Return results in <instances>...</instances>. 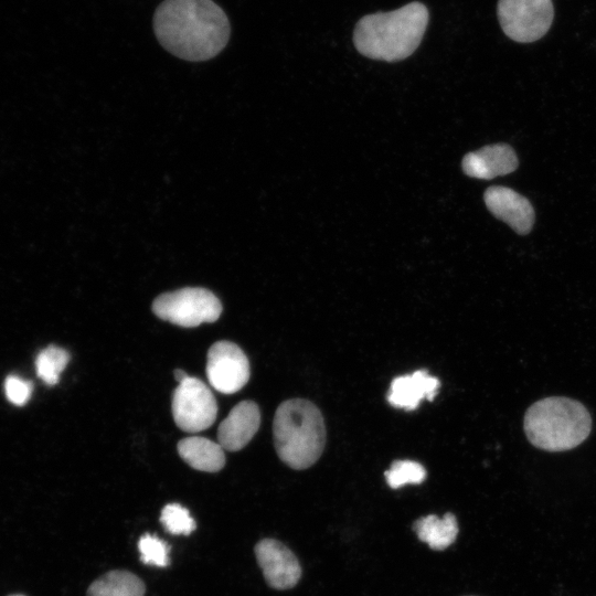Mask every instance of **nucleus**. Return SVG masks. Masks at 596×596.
Here are the masks:
<instances>
[{"label": "nucleus", "mask_w": 596, "mask_h": 596, "mask_svg": "<svg viewBox=\"0 0 596 596\" xmlns=\"http://www.w3.org/2000/svg\"><path fill=\"white\" fill-rule=\"evenodd\" d=\"M153 30L167 51L191 62L216 56L231 34L227 15L213 0H164L155 11Z\"/></svg>", "instance_id": "1"}, {"label": "nucleus", "mask_w": 596, "mask_h": 596, "mask_svg": "<svg viewBox=\"0 0 596 596\" xmlns=\"http://www.w3.org/2000/svg\"><path fill=\"white\" fill-rule=\"evenodd\" d=\"M429 14L421 2H411L390 12L368 14L353 33L355 49L362 55L385 62L408 57L421 44Z\"/></svg>", "instance_id": "2"}, {"label": "nucleus", "mask_w": 596, "mask_h": 596, "mask_svg": "<svg viewBox=\"0 0 596 596\" xmlns=\"http://www.w3.org/2000/svg\"><path fill=\"white\" fill-rule=\"evenodd\" d=\"M273 435L280 460L292 469H306L319 459L324 448L323 417L308 400H287L276 409Z\"/></svg>", "instance_id": "3"}, {"label": "nucleus", "mask_w": 596, "mask_h": 596, "mask_svg": "<svg viewBox=\"0 0 596 596\" xmlns=\"http://www.w3.org/2000/svg\"><path fill=\"white\" fill-rule=\"evenodd\" d=\"M592 418L587 408L575 400L552 396L529 407L524 432L529 441L546 451H565L581 445L589 435Z\"/></svg>", "instance_id": "4"}, {"label": "nucleus", "mask_w": 596, "mask_h": 596, "mask_svg": "<svg viewBox=\"0 0 596 596\" xmlns=\"http://www.w3.org/2000/svg\"><path fill=\"white\" fill-rule=\"evenodd\" d=\"M152 311L162 320L193 328L216 321L222 313V304L205 288L185 287L159 295L152 302Z\"/></svg>", "instance_id": "5"}, {"label": "nucleus", "mask_w": 596, "mask_h": 596, "mask_svg": "<svg viewBox=\"0 0 596 596\" xmlns=\"http://www.w3.org/2000/svg\"><path fill=\"white\" fill-rule=\"evenodd\" d=\"M551 0H499L498 18L503 32L517 42L541 39L553 20Z\"/></svg>", "instance_id": "6"}, {"label": "nucleus", "mask_w": 596, "mask_h": 596, "mask_svg": "<svg viewBox=\"0 0 596 596\" xmlns=\"http://www.w3.org/2000/svg\"><path fill=\"white\" fill-rule=\"evenodd\" d=\"M172 416L183 432L198 433L213 425L217 415L216 400L204 382L189 376L172 394Z\"/></svg>", "instance_id": "7"}, {"label": "nucleus", "mask_w": 596, "mask_h": 596, "mask_svg": "<svg viewBox=\"0 0 596 596\" xmlns=\"http://www.w3.org/2000/svg\"><path fill=\"white\" fill-rule=\"evenodd\" d=\"M206 376L216 391L232 394L249 380V362L243 350L226 340L213 343L206 355Z\"/></svg>", "instance_id": "8"}, {"label": "nucleus", "mask_w": 596, "mask_h": 596, "mask_svg": "<svg viewBox=\"0 0 596 596\" xmlns=\"http://www.w3.org/2000/svg\"><path fill=\"white\" fill-rule=\"evenodd\" d=\"M255 556L267 584L279 590L292 588L300 579L301 566L281 542L264 539L255 545Z\"/></svg>", "instance_id": "9"}, {"label": "nucleus", "mask_w": 596, "mask_h": 596, "mask_svg": "<svg viewBox=\"0 0 596 596\" xmlns=\"http://www.w3.org/2000/svg\"><path fill=\"white\" fill-rule=\"evenodd\" d=\"M488 210L517 233L526 234L534 222V211L528 199L505 187H490L483 194Z\"/></svg>", "instance_id": "10"}, {"label": "nucleus", "mask_w": 596, "mask_h": 596, "mask_svg": "<svg viewBox=\"0 0 596 596\" xmlns=\"http://www.w3.org/2000/svg\"><path fill=\"white\" fill-rule=\"evenodd\" d=\"M260 425V412L253 401L236 404L219 425L217 443L224 450L237 451L244 448Z\"/></svg>", "instance_id": "11"}, {"label": "nucleus", "mask_w": 596, "mask_h": 596, "mask_svg": "<svg viewBox=\"0 0 596 596\" xmlns=\"http://www.w3.org/2000/svg\"><path fill=\"white\" fill-rule=\"evenodd\" d=\"M461 166L467 175L489 180L514 171L518 158L510 146L497 143L467 153Z\"/></svg>", "instance_id": "12"}, {"label": "nucleus", "mask_w": 596, "mask_h": 596, "mask_svg": "<svg viewBox=\"0 0 596 596\" xmlns=\"http://www.w3.org/2000/svg\"><path fill=\"white\" fill-rule=\"evenodd\" d=\"M440 386L439 380L426 370L395 377L387 392L389 403L397 408L415 409L422 400L432 401Z\"/></svg>", "instance_id": "13"}, {"label": "nucleus", "mask_w": 596, "mask_h": 596, "mask_svg": "<svg viewBox=\"0 0 596 596\" xmlns=\"http://www.w3.org/2000/svg\"><path fill=\"white\" fill-rule=\"evenodd\" d=\"M179 456L193 469L215 472L225 465L224 449L219 443L201 436H192L178 443Z\"/></svg>", "instance_id": "14"}, {"label": "nucleus", "mask_w": 596, "mask_h": 596, "mask_svg": "<svg viewBox=\"0 0 596 596\" xmlns=\"http://www.w3.org/2000/svg\"><path fill=\"white\" fill-rule=\"evenodd\" d=\"M417 538L432 550L443 551L455 542L458 534L456 517L448 512L441 518L429 514L417 519L413 524Z\"/></svg>", "instance_id": "15"}, {"label": "nucleus", "mask_w": 596, "mask_h": 596, "mask_svg": "<svg viewBox=\"0 0 596 596\" xmlns=\"http://www.w3.org/2000/svg\"><path fill=\"white\" fill-rule=\"evenodd\" d=\"M87 596H143L145 584L127 571H111L97 578L87 589Z\"/></svg>", "instance_id": "16"}, {"label": "nucleus", "mask_w": 596, "mask_h": 596, "mask_svg": "<svg viewBox=\"0 0 596 596\" xmlns=\"http://www.w3.org/2000/svg\"><path fill=\"white\" fill-rule=\"evenodd\" d=\"M68 361L70 354L66 350L56 345H49L36 356V374L45 384L55 385Z\"/></svg>", "instance_id": "17"}, {"label": "nucleus", "mask_w": 596, "mask_h": 596, "mask_svg": "<svg viewBox=\"0 0 596 596\" xmlns=\"http://www.w3.org/2000/svg\"><path fill=\"white\" fill-rule=\"evenodd\" d=\"M384 475L387 485L392 489H397L407 483H422L426 478V470L419 462L413 460H395Z\"/></svg>", "instance_id": "18"}, {"label": "nucleus", "mask_w": 596, "mask_h": 596, "mask_svg": "<svg viewBox=\"0 0 596 596\" xmlns=\"http://www.w3.org/2000/svg\"><path fill=\"white\" fill-rule=\"evenodd\" d=\"M160 522L166 531L174 535H189L196 528L188 509L179 503L164 505L161 510Z\"/></svg>", "instance_id": "19"}, {"label": "nucleus", "mask_w": 596, "mask_h": 596, "mask_svg": "<svg viewBox=\"0 0 596 596\" xmlns=\"http://www.w3.org/2000/svg\"><path fill=\"white\" fill-rule=\"evenodd\" d=\"M138 549L142 563L158 567H166L169 564V546L156 535L143 534L139 539Z\"/></svg>", "instance_id": "20"}, {"label": "nucleus", "mask_w": 596, "mask_h": 596, "mask_svg": "<svg viewBox=\"0 0 596 596\" xmlns=\"http://www.w3.org/2000/svg\"><path fill=\"white\" fill-rule=\"evenodd\" d=\"M7 398L17 406L24 405L31 397L32 383L15 375H10L4 382Z\"/></svg>", "instance_id": "21"}, {"label": "nucleus", "mask_w": 596, "mask_h": 596, "mask_svg": "<svg viewBox=\"0 0 596 596\" xmlns=\"http://www.w3.org/2000/svg\"><path fill=\"white\" fill-rule=\"evenodd\" d=\"M173 375L179 383L183 382L185 379L189 377V375L181 369H175L173 371Z\"/></svg>", "instance_id": "22"}, {"label": "nucleus", "mask_w": 596, "mask_h": 596, "mask_svg": "<svg viewBox=\"0 0 596 596\" xmlns=\"http://www.w3.org/2000/svg\"><path fill=\"white\" fill-rule=\"evenodd\" d=\"M9 596H24V595H21V594H13V595H9Z\"/></svg>", "instance_id": "23"}]
</instances>
